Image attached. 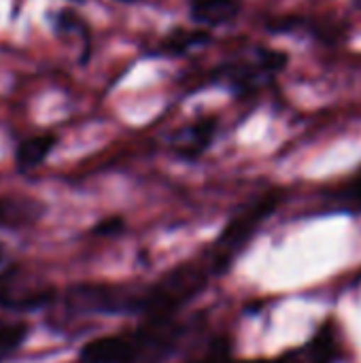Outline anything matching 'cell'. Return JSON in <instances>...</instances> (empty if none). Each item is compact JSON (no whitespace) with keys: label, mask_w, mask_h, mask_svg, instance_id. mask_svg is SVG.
<instances>
[{"label":"cell","mask_w":361,"mask_h":363,"mask_svg":"<svg viewBox=\"0 0 361 363\" xmlns=\"http://www.w3.org/2000/svg\"><path fill=\"white\" fill-rule=\"evenodd\" d=\"M340 357H343V345H340L338 330L334 323H326L309 342H304L298 349L285 351L283 355L272 359L243 363H336Z\"/></svg>","instance_id":"obj_5"},{"label":"cell","mask_w":361,"mask_h":363,"mask_svg":"<svg viewBox=\"0 0 361 363\" xmlns=\"http://www.w3.org/2000/svg\"><path fill=\"white\" fill-rule=\"evenodd\" d=\"M209 268L204 262H183L166 272L155 285L145 287L143 317L170 319L185 304H189L209 283Z\"/></svg>","instance_id":"obj_2"},{"label":"cell","mask_w":361,"mask_h":363,"mask_svg":"<svg viewBox=\"0 0 361 363\" xmlns=\"http://www.w3.org/2000/svg\"><path fill=\"white\" fill-rule=\"evenodd\" d=\"M121 2H136V0H121Z\"/></svg>","instance_id":"obj_14"},{"label":"cell","mask_w":361,"mask_h":363,"mask_svg":"<svg viewBox=\"0 0 361 363\" xmlns=\"http://www.w3.org/2000/svg\"><path fill=\"white\" fill-rule=\"evenodd\" d=\"M36 206L30 202L19 200H4L0 198V225H21L32 221Z\"/></svg>","instance_id":"obj_10"},{"label":"cell","mask_w":361,"mask_h":363,"mask_svg":"<svg viewBox=\"0 0 361 363\" xmlns=\"http://www.w3.org/2000/svg\"><path fill=\"white\" fill-rule=\"evenodd\" d=\"M330 208L336 213H351L360 215L361 213V174L343 183L330 194Z\"/></svg>","instance_id":"obj_9"},{"label":"cell","mask_w":361,"mask_h":363,"mask_svg":"<svg viewBox=\"0 0 361 363\" xmlns=\"http://www.w3.org/2000/svg\"><path fill=\"white\" fill-rule=\"evenodd\" d=\"M200 363H238L234 362L232 357V345L226 336H219L215 338L211 345H209V351L204 355V359Z\"/></svg>","instance_id":"obj_12"},{"label":"cell","mask_w":361,"mask_h":363,"mask_svg":"<svg viewBox=\"0 0 361 363\" xmlns=\"http://www.w3.org/2000/svg\"><path fill=\"white\" fill-rule=\"evenodd\" d=\"M185 328L174 319H145L132 332L100 336L87 342L79 363H162L179 347Z\"/></svg>","instance_id":"obj_1"},{"label":"cell","mask_w":361,"mask_h":363,"mask_svg":"<svg viewBox=\"0 0 361 363\" xmlns=\"http://www.w3.org/2000/svg\"><path fill=\"white\" fill-rule=\"evenodd\" d=\"M55 147V136L53 134H38V136H30L26 140L19 143L17 151H15V164L21 172L34 170L36 166H40L47 155L51 153V149Z\"/></svg>","instance_id":"obj_8"},{"label":"cell","mask_w":361,"mask_h":363,"mask_svg":"<svg viewBox=\"0 0 361 363\" xmlns=\"http://www.w3.org/2000/svg\"><path fill=\"white\" fill-rule=\"evenodd\" d=\"M279 204V194L264 196L243 213H238L221 232V236L213 242V247L206 253V268L211 274H221L230 268L232 259L245 249V245L253 238L257 228L274 213Z\"/></svg>","instance_id":"obj_3"},{"label":"cell","mask_w":361,"mask_h":363,"mask_svg":"<svg viewBox=\"0 0 361 363\" xmlns=\"http://www.w3.org/2000/svg\"><path fill=\"white\" fill-rule=\"evenodd\" d=\"M123 230V219L121 217H111V219H104L100 221L96 228H94V234H100V236H111V234H117Z\"/></svg>","instance_id":"obj_13"},{"label":"cell","mask_w":361,"mask_h":363,"mask_svg":"<svg viewBox=\"0 0 361 363\" xmlns=\"http://www.w3.org/2000/svg\"><path fill=\"white\" fill-rule=\"evenodd\" d=\"M215 132H217L215 119H209V117L198 119L172 136V149L177 155H181L185 160H196L211 147Z\"/></svg>","instance_id":"obj_6"},{"label":"cell","mask_w":361,"mask_h":363,"mask_svg":"<svg viewBox=\"0 0 361 363\" xmlns=\"http://www.w3.org/2000/svg\"><path fill=\"white\" fill-rule=\"evenodd\" d=\"M28 336L26 323H4L0 321V362L11 357L23 345Z\"/></svg>","instance_id":"obj_11"},{"label":"cell","mask_w":361,"mask_h":363,"mask_svg":"<svg viewBox=\"0 0 361 363\" xmlns=\"http://www.w3.org/2000/svg\"><path fill=\"white\" fill-rule=\"evenodd\" d=\"M240 9H243V0H189L191 19L209 28L226 26L234 21Z\"/></svg>","instance_id":"obj_7"},{"label":"cell","mask_w":361,"mask_h":363,"mask_svg":"<svg viewBox=\"0 0 361 363\" xmlns=\"http://www.w3.org/2000/svg\"><path fill=\"white\" fill-rule=\"evenodd\" d=\"M145 287L87 283L66 291V304L81 315H140Z\"/></svg>","instance_id":"obj_4"}]
</instances>
